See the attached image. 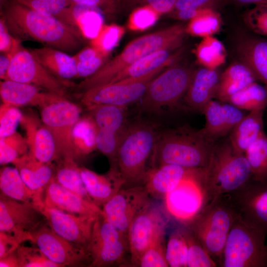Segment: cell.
Masks as SVG:
<instances>
[{"instance_id":"cell-15","label":"cell","mask_w":267,"mask_h":267,"mask_svg":"<svg viewBox=\"0 0 267 267\" xmlns=\"http://www.w3.org/2000/svg\"><path fill=\"white\" fill-rule=\"evenodd\" d=\"M6 80L27 83L65 97L70 83L56 78L36 58L30 50L23 46L14 55Z\"/></svg>"},{"instance_id":"cell-26","label":"cell","mask_w":267,"mask_h":267,"mask_svg":"<svg viewBox=\"0 0 267 267\" xmlns=\"http://www.w3.org/2000/svg\"><path fill=\"white\" fill-rule=\"evenodd\" d=\"M196 170L172 164L163 165L151 170L143 185L151 197L164 199L183 178Z\"/></svg>"},{"instance_id":"cell-16","label":"cell","mask_w":267,"mask_h":267,"mask_svg":"<svg viewBox=\"0 0 267 267\" xmlns=\"http://www.w3.org/2000/svg\"><path fill=\"white\" fill-rule=\"evenodd\" d=\"M150 197L144 185L123 187L102 206L103 215L128 236L133 220L151 205Z\"/></svg>"},{"instance_id":"cell-40","label":"cell","mask_w":267,"mask_h":267,"mask_svg":"<svg viewBox=\"0 0 267 267\" xmlns=\"http://www.w3.org/2000/svg\"><path fill=\"white\" fill-rule=\"evenodd\" d=\"M222 26L220 15L214 9L204 8L190 20L185 27L186 33L204 38L218 32Z\"/></svg>"},{"instance_id":"cell-41","label":"cell","mask_w":267,"mask_h":267,"mask_svg":"<svg viewBox=\"0 0 267 267\" xmlns=\"http://www.w3.org/2000/svg\"><path fill=\"white\" fill-rule=\"evenodd\" d=\"M250 164L252 178L262 179L267 177V135L263 132L245 151Z\"/></svg>"},{"instance_id":"cell-38","label":"cell","mask_w":267,"mask_h":267,"mask_svg":"<svg viewBox=\"0 0 267 267\" xmlns=\"http://www.w3.org/2000/svg\"><path fill=\"white\" fill-rule=\"evenodd\" d=\"M195 54L202 67L217 69L225 62L226 52L222 43L212 36L206 37L197 45Z\"/></svg>"},{"instance_id":"cell-13","label":"cell","mask_w":267,"mask_h":267,"mask_svg":"<svg viewBox=\"0 0 267 267\" xmlns=\"http://www.w3.org/2000/svg\"><path fill=\"white\" fill-rule=\"evenodd\" d=\"M47 223L41 210L34 205L0 194V231L9 233L21 243L32 241L33 233Z\"/></svg>"},{"instance_id":"cell-28","label":"cell","mask_w":267,"mask_h":267,"mask_svg":"<svg viewBox=\"0 0 267 267\" xmlns=\"http://www.w3.org/2000/svg\"><path fill=\"white\" fill-rule=\"evenodd\" d=\"M26 185L43 197L45 187L54 177L49 164L38 160L31 153H26L12 163Z\"/></svg>"},{"instance_id":"cell-20","label":"cell","mask_w":267,"mask_h":267,"mask_svg":"<svg viewBox=\"0 0 267 267\" xmlns=\"http://www.w3.org/2000/svg\"><path fill=\"white\" fill-rule=\"evenodd\" d=\"M244 110L226 102L211 100L203 113L206 123L201 132L215 142L229 134L246 114Z\"/></svg>"},{"instance_id":"cell-14","label":"cell","mask_w":267,"mask_h":267,"mask_svg":"<svg viewBox=\"0 0 267 267\" xmlns=\"http://www.w3.org/2000/svg\"><path fill=\"white\" fill-rule=\"evenodd\" d=\"M199 173L197 170L185 177L164 198L167 213L182 225L192 221L207 204Z\"/></svg>"},{"instance_id":"cell-61","label":"cell","mask_w":267,"mask_h":267,"mask_svg":"<svg viewBox=\"0 0 267 267\" xmlns=\"http://www.w3.org/2000/svg\"><path fill=\"white\" fill-rule=\"evenodd\" d=\"M0 267H19L16 250L0 259Z\"/></svg>"},{"instance_id":"cell-4","label":"cell","mask_w":267,"mask_h":267,"mask_svg":"<svg viewBox=\"0 0 267 267\" xmlns=\"http://www.w3.org/2000/svg\"><path fill=\"white\" fill-rule=\"evenodd\" d=\"M215 142L200 130L183 126L159 132L152 157V169L165 164L202 169L209 160Z\"/></svg>"},{"instance_id":"cell-51","label":"cell","mask_w":267,"mask_h":267,"mask_svg":"<svg viewBox=\"0 0 267 267\" xmlns=\"http://www.w3.org/2000/svg\"><path fill=\"white\" fill-rule=\"evenodd\" d=\"M21 41L15 38L9 32L4 18H0V53H15L22 46Z\"/></svg>"},{"instance_id":"cell-39","label":"cell","mask_w":267,"mask_h":267,"mask_svg":"<svg viewBox=\"0 0 267 267\" xmlns=\"http://www.w3.org/2000/svg\"><path fill=\"white\" fill-rule=\"evenodd\" d=\"M53 178L64 187L93 202L81 178L79 167L74 159L63 158L61 164L54 175Z\"/></svg>"},{"instance_id":"cell-50","label":"cell","mask_w":267,"mask_h":267,"mask_svg":"<svg viewBox=\"0 0 267 267\" xmlns=\"http://www.w3.org/2000/svg\"><path fill=\"white\" fill-rule=\"evenodd\" d=\"M121 35V29L114 25L102 26L90 44L103 52L109 53Z\"/></svg>"},{"instance_id":"cell-34","label":"cell","mask_w":267,"mask_h":267,"mask_svg":"<svg viewBox=\"0 0 267 267\" xmlns=\"http://www.w3.org/2000/svg\"><path fill=\"white\" fill-rule=\"evenodd\" d=\"M68 10L71 21L83 36L91 39L96 37L102 27L104 15L100 10L75 3H71Z\"/></svg>"},{"instance_id":"cell-56","label":"cell","mask_w":267,"mask_h":267,"mask_svg":"<svg viewBox=\"0 0 267 267\" xmlns=\"http://www.w3.org/2000/svg\"><path fill=\"white\" fill-rule=\"evenodd\" d=\"M21 243L14 235L0 231V259L15 251Z\"/></svg>"},{"instance_id":"cell-25","label":"cell","mask_w":267,"mask_h":267,"mask_svg":"<svg viewBox=\"0 0 267 267\" xmlns=\"http://www.w3.org/2000/svg\"><path fill=\"white\" fill-rule=\"evenodd\" d=\"M82 180L93 202L100 208L124 187V182L115 169L107 175H99L79 167Z\"/></svg>"},{"instance_id":"cell-37","label":"cell","mask_w":267,"mask_h":267,"mask_svg":"<svg viewBox=\"0 0 267 267\" xmlns=\"http://www.w3.org/2000/svg\"><path fill=\"white\" fill-rule=\"evenodd\" d=\"M96 126L91 117L80 118L72 132L74 160L89 154L96 148Z\"/></svg>"},{"instance_id":"cell-44","label":"cell","mask_w":267,"mask_h":267,"mask_svg":"<svg viewBox=\"0 0 267 267\" xmlns=\"http://www.w3.org/2000/svg\"><path fill=\"white\" fill-rule=\"evenodd\" d=\"M165 228L156 234L142 255L139 266L140 267H169L165 257Z\"/></svg>"},{"instance_id":"cell-45","label":"cell","mask_w":267,"mask_h":267,"mask_svg":"<svg viewBox=\"0 0 267 267\" xmlns=\"http://www.w3.org/2000/svg\"><path fill=\"white\" fill-rule=\"evenodd\" d=\"M7 1H13L40 12L54 16L60 20L65 10L72 3L68 0H0V4Z\"/></svg>"},{"instance_id":"cell-18","label":"cell","mask_w":267,"mask_h":267,"mask_svg":"<svg viewBox=\"0 0 267 267\" xmlns=\"http://www.w3.org/2000/svg\"><path fill=\"white\" fill-rule=\"evenodd\" d=\"M165 221L161 211L151 205L135 218L128 232L132 265L139 266L142 255L158 232L165 228Z\"/></svg>"},{"instance_id":"cell-2","label":"cell","mask_w":267,"mask_h":267,"mask_svg":"<svg viewBox=\"0 0 267 267\" xmlns=\"http://www.w3.org/2000/svg\"><path fill=\"white\" fill-rule=\"evenodd\" d=\"M185 27L175 25L136 38L117 55L106 62L95 73L75 85L82 92L109 83L121 71L146 56L163 49L181 47Z\"/></svg>"},{"instance_id":"cell-36","label":"cell","mask_w":267,"mask_h":267,"mask_svg":"<svg viewBox=\"0 0 267 267\" xmlns=\"http://www.w3.org/2000/svg\"><path fill=\"white\" fill-rule=\"evenodd\" d=\"M226 102L243 110H265L267 108V87L254 82L231 95Z\"/></svg>"},{"instance_id":"cell-49","label":"cell","mask_w":267,"mask_h":267,"mask_svg":"<svg viewBox=\"0 0 267 267\" xmlns=\"http://www.w3.org/2000/svg\"><path fill=\"white\" fill-rule=\"evenodd\" d=\"M123 134L97 129L95 138L96 148L111 159L114 164Z\"/></svg>"},{"instance_id":"cell-23","label":"cell","mask_w":267,"mask_h":267,"mask_svg":"<svg viewBox=\"0 0 267 267\" xmlns=\"http://www.w3.org/2000/svg\"><path fill=\"white\" fill-rule=\"evenodd\" d=\"M220 75L216 69L202 67L195 70L183 97L185 105L193 111L202 112L215 97Z\"/></svg>"},{"instance_id":"cell-55","label":"cell","mask_w":267,"mask_h":267,"mask_svg":"<svg viewBox=\"0 0 267 267\" xmlns=\"http://www.w3.org/2000/svg\"><path fill=\"white\" fill-rule=\"evenodd\" d=\"M223 0H177L172 11L214 9L221 4Z\"/></svg>"},{"instance_id":"cell-30","label":"cell","mask_w":267,"mask_h":267,"mask_svg":"<svg viewBox=\"0 0 267 267\" xmlns=\"http://www.w3.org/2000/svg\"><path fill=\"white\" fill-rule=\"evenodd\" d=\"M0 189L1 194L31 204L41 211L44 207L43 197L26 185L15 167H4L1 169Z\"/></svg>"},{"instance_id":"cell-22","label":"cell","mask_w":267,"mask_h":267,"mask_svg":"<svg viewBox=\"0 0 267 267\" xmlns=\"http://www.w3.org/2000/svg\"><path fill=\"white\" fill-rule=\"evenodd\" d=\"M41 89L31 84L10 80H2L0 83L2 103L16 107L33 105L42 108L63 97L47 91H41Z\"/></svg>"},{"instance_id":"cell-60","label":"cell","mask_w":267,"mask_h":267,"mask_svg":"<svg viewBox=\"0 0 267 267\" xmlns=\"http://www.w3.org/2000/svg\"><path fill=\"white\" fill-rule=\"evenodd\" d=\"M15 54L13 53H0V78L1 80H6L8 70L11 60Z\"/></svg>"},{"instance_id":"cell-17","label":"cell","mask_w":267,"mask_h":267,"mask_svg":"<svg viewBox=\"0 0 267 267\" xmlns=\"http://www.w3.org/2000/svg\"><path fill=\"white\" fill-rule=\"evenodd\" d=\"M45 256L59 267L89 265L90 257L86 247L71 242L54 232L47 223L33 234L32 241Z\"/></svg>"},{"instance_id":"cell-6","label":"cell","mask_w":267,"mask_h":267,"mask_svg":"<svg viewBox=\"0 0 267 267\" xmlns=\"http://www.w3.org/2000/svg\"><path fill=\"white\" fill-rule=\"evenodd\" d=\"M238 215L227 195L209 201L188 224V228L219 267L230 230Z\"/></svg>"},{"instance_id":"cell-19","label":"cell","mask_w":267,"mask_h":267,"mask_svg":"<svg viewBox=\"0 0 267 267\" xmlns=\"http://www.w3.org/2000/svg\"><path fill=\"white\" fill-rule=\"evenodd\" d=\"M42 212L54 232L69 241L86 247L98 216H77L44 206Z\"/></svg>"},{"instance_id":"cell-12","label":"cell","mask_w":267,"mask_h":267,"mask_svg":"<svg viewBox=\"0 0 267 267\" xmlns=\"http://www.w3.org/2000/svg\"><path fill=\"white\" fill-rule=\"evenodd\" d=\"M226 195L243 222L267 235V177L251 178Z\"/></svg>"},{"instance_id":"cell-27","label":"cell","mask_w":267,"mask_h":267,"mask_svg":"<svg viewBox=\"0 0 267 267\" xmlns=\"http://www.w3.org/2000/svg\"><path fill=\"white\" fill-rule=\"evenodd\" d=\"M21 122L26 132L30 153L44 163L50 164L59 158L54 138L47 127L43 124L39 126L33 119L24 116Z\"/></svg>"},{"instance_id":"cell-53","label":"cell","mask_w":267,"mask_h":267,"mask_svg":"<svg viewBox=\"0 0 267 267\" xmlns=\"http://www.w3.org/2000/svg\"><path fill=\"white\" fill-rule=\"evenodd\" d=\"M72 3L97 8L104 16H110L117 13L120 0H68Z\"/></svg>"},{"instance_id":"cell-47","label":"cell","mask_w":267,"mask_h":267,"mask_svg":"<svg viewBox=\"0 0 267 267\" xmlns=\"http://www.w3.org/2000/svg\"><path fill=\"white\" fill-rule=\"evenodd\" d=\"M23 117L17 107L2 103L0 110V137L15 133Z\"/></svg>"},{"instance_id":"cell-7","label":"cell","mask_w":267,"mask_h":267,"mask_svg":"<svg viewBox=\"0 0 267 267\" xmlns=\"http://www.w3.org/2000/svg\"><path fill=\"white\" fill-rule=\"evenodd\" d=\"M266 235L237 217L228 233L219 267H267Z\"/></svg>"},{"instance_id":"cell-5","label":"cell","mask_w":267,"mask_h":267,"mask_svg":"<svg viewBox=\"0 0 267 267\" xmlns=\"http://www.w3.org/2000/svg\"><path fill=\"white\" fill-rule=\"evenodd\" d=\"M159 132L152 124L136 121L127 127L121 138L113 168L124 182V187L143 185L152 168V157Z\"/></svg>"},{"instance_id":"cell-54","label":"cell","mask_w":267,"mask_h":267,"mask_svg":"<svg viewBox=\"0 0 267 267\" xmlns=\"http://www.w3.org/2000/svg\"><path fill=\"white\" fill-rule=\"evenodd\" d=\"M159 13L149 5H144L135 10L131 17L132 21L138 28H144L153 23Z\"/></svg>"},{"instance_id":"cell-35","label":"cell","mask_w":267,"mask_h":267,"mask_svg":"<svg viewBox=\"0 0 267 267\" xmlns=\"http://www.w3.org/2000/svg\"><path fill=\"white\" fill-rule=\"evenodd\" d=\"M126 108V106L104 104L94 106L88 109L97 129L123 134L128 126Z\"/></svg>"},{"instance_id":"cell-3","label":"cell","mask_w":267,"mask_h":267,"mask_svg":"<svg viewBox=\"0 0 267 267\" xmlns=\"http://www.w3.org/2000/svg\"><path fill=\"white\" fill-rule=\"evenodd\" d=\"M251 178V167L244 153L237 150L228 138L215 142L208 163L199 175L207 203L236 190Z\"/></svg>"},{"instance_id":"cell-1","label":"cell","mask_w":267,"mask_h":267,"mask_svg":"<svg viewBox=\"0 0 267 267\" xmlns=\"http://www.w3.org/2000/svg\"><path fill=\"white\" fill-rule=\"evenodd\" d=\"M0 16L10 33L20 41L32 40L64 52L83 44V36L77 29L57 17L7 1L0 4Z\"/></svg>"},{"instance_id":"cell-59","label":"cell","mask_w":267,"mask_h":267,"mask_svg":"<svg viewBox=\"0 0 267 267\" xmlns=\"http://www.w3.org/2000/svg\"><path fill=\"white\" fill-rule=\"evenodd\" d=\"M103 53H107L103 52L96 47L90 45V46L85 47L73 56V57L77 64L78 62L90 59Z\"/></svg>"},{"instance_id":"cell-8","label":"cell","mask_w":267,"mask_h":267,"mask_svg":"<svg viewBox=\"0 0 267 267\" xmlns=\"http://www.w3.org/2000/svg\"><path fill=\"white\" fill-rule=\"evenodd\" d=\"M195 71L186 65L174 63L155 77L139 100L141 111L157 113L172 107L185 95Z\"/></svg>"},{"instance_id":"cell-24","label":"cell","mask_w":267,"mask_h":267,"mask_svg":"<svg viewBox=\"0 0 267 267\" xmlns=\"http://www.w3.org/2000/svg\"><path fill=\"white\" fill-rule=\"evenodd\" d=\"M236 51L240 62L250 69L257 81L267 87V37L252 33L239 41Z\"/></svg>"},{"instance_id":"cell-43","label":"cell","mask_w":267,"mask_h":267,"mask_svg":"<svg viewBox=\"0 0 267 267\" xmlns=\"http://www.w3.org/2000/svg\"><path fill=\"white\" fill-rule=\"evenodd\" d=\"M187 244L181 229L174 231L166 245V259L170 267H187Z\"/></svg>"},{"instance_id":"cell-21","label":"cell","mask_w":267,"mask_h":267,"mask_svg":"<svg viewBox=\"0 0 267 267\" xmlns=\"http://www.w3.org/2000/svg\"><path fill=\"white\" fill-rule=\"evenodd\" d=\"M44 206L77 216L97 217L102 209L94 203L70 191L52 178L43 194Z\"/></svg>"},{"instance_id":"cell-33","label":"cell","mask_w":267,"mask_h":267,"mask_svg":"<svg viewBox=\"0 0 267 267\" xmlns=\"http://www.w3.org/2000/svg\"><path fill=\"white\" fill-rule=\"evenodd\" d=\"M256 81L253 74L246 65L241 62L233 63L220 75L215 98L226 102L231 95Z\"/></svg>"},{"instance_id":"cell-62","label":"cell","mask_w":267,"mask_h":267,"mask_svg":"<svg viewBox=\"0 0 267 267\" xmlns=\"http://www.w3.org/2000/svg\"><path fill=\"white\" fill-rule=\"evenodd\" d=\"M240 4H253L255 5H267V0H232Z\"/></svg>"},{"instance_id":"cell-52","label":"cell","mask_w":267,"mask_h":267,"mask_svg":"<svg viewBox=\"0 0 267 267\" xmlns=\"http://www.w3.org/2000/svg\"><path fill=\"white\" fill-rule=\"evenodd\" d=\"M108 54H101L90 59L77 63L75 78H86L95 73L106 62Z\"/></svg>"},{"instance_id":"cell-57","label":"cell","mask_w":267,"mask_h":267,"mask_svg":"<svg viewBox=\"0 0 267 267\" xmlns=\"http://www.w3.org/2000/svg\"><path fill=\"white\" fill-rule=\"evenodd\" d=\"M20 157L17 151L9 144L0 138V164L5 165Z\"/></svg>"},{"instance_id":"cell-31","label":"cell","mask_w":267,"mask_h":267,"mask_svg":"<svg viewBox=\"0 0 267 267\" xmlns=\"http://www.w3.org/2000/svg\"><path fill=\"white\" fill-rule=\"evenodd\" d=\"M265 111L258 110L249 112L229 134L230 142L237 150L244 153L264 132Z\"/></svg>"},{"instance_id":"cell-32","label":"cell","mask_w":267,"mask_h":267,"mask_svg":"<svg viewBox=\"0 0 267 267\" xmlns=\"http://www.w3.org/2000/svg\"><path fill=\"white\" fill-rule=\"evenodd\" d=\"M179 49H163L153 52L121 71L108 84L140 77L161 66L172 65L175 63Z\"/></svg>"},{"instance_id":"cell-11","label":"cell","mask_w":267,"mask_h":267,"mask_svg":"<svg viewBox=\"0 0 267 267\" xmlns=\"http://www.w3.org/2000/svg\"><path fill=\"white\" fill-rule=\"evenodd\" d=\"M81 109L63 97L41 108L42 123L52 133L58 155L62 158L74 159L72 132L80 118Z\"/></svg>"},{"instance_id":"cell-9","label":"cell","mask_w":267,"mask_h":267,"mask_svg":"<svg viewBox=\"0 0 267 267\" xmlns=\"http://www.w3.org/2000/svg\"><path fill=\"white\" fill-rule=\"evenodd\" d=\"M86 249L89 267L123 265L127 253L130 254L128 236L110 223L102 213L95 220Z\"/></svg>"},{"instance_id":"cell-46","label":"cell","mask_w":267,"mask_h":267,"mask_svg":"<svg viewBox=\"0 0 267 267\" xmlns=\"http://www.w3.org/2000/svg\"><path fill=\"white\" fill-rule=\"evenodd\" d=\"M19 267H58L39 247L20 245L16 249Z\"/></svg>"},{"instance_id":"cell-58","label":"cell","mask_w":267,"mask_h":267,"mask_svg":"<svg viewBox=\"0 0 267 267\" xmlns=\"http://www.w3.org/2000/svg\"><path fill=\"white\" fill-rule=\"evenodd\" d=\"M145 5H149L159 14L166 13L173 9L177 0H143Z\"/></svg>"},{"instance_id":"cell-29","label":"cell","mask_w":267,"mask_h":267,"mask_svg":"<svg viewBox=\"0 0 267 267\" xmlns=\"http://www.w3.org/2000/svg\"><path fill=\"white\" fill-rule=\"evenodd\" d=\"M30 50L42 65L60 80L68 83L67 80L76 77V62L64 51L46 46Z\"/></svg>"},{"instance_id":"cell-10","label":"cell","mask_w":267,"mask_h":267,"mask_svg":"<svg viewBox=\"0 0 267 267\" xmlns=\"http://www.w3.org/2000/svg\"><path fill=\"white\" fill-rule=\"evenodd\" d=\"M171 65L161 66L140 77L126 79L89 89L82 93V103L88 109L104 104L126 106L139 101L151 81Z\"/></svg>"},{"instance_id":"cell-48","label":"cell","mask_w":267,"mask_h":267,"mask_svg":"<svg viewBox=\"0 0 267 267\" xmlns=\"http://www.w3.org/2000/svg\"><path fill=\"white\" fill-rule=\"evenodd\" d=\"M244 20L253 33L267 37V5H255L245 13Z\"/></svg>"},{"instance_id":"cell-42","label":"cell","mask_w":267,"mask_h":267,"mask_svg":"<svg viewBox=\"0 0 267 267\" xmlns=\"http://www.w3.org/2000/svg\"><path fill=\"white\" fill-rule=\"evenodd\" d=\"M181 229L188 247L187 267H218L193 232L184 225Z\"/></svg>"}]
</instances>
